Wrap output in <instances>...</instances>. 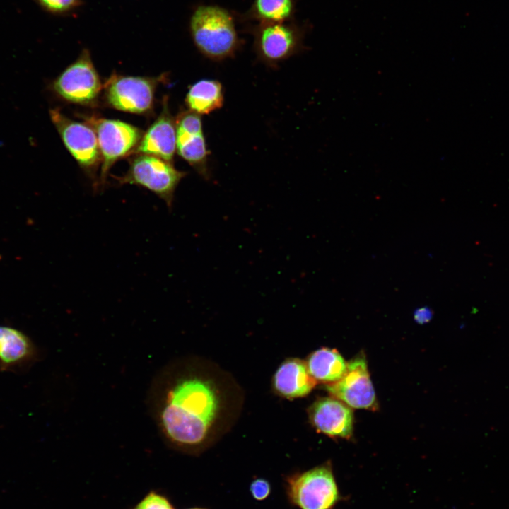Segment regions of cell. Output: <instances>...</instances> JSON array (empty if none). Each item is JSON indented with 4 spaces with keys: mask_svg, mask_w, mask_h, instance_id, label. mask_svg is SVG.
Returning a JSON list of instances; mask_svg holds the SVG:
<instances>
[{
    "mask_svg": "<svg viewBox=\"0 0 509 509\" xmlns=\"http://www.w3.org/2000/svg\"><path fill=\"white\" fill-rule=\"evenodd\" d=\"M223 90L221 83L213 79H202L189 89L185 102L189 110L198 115H207L223 104Z\"/></svg>",
    "mask_w": 509,
    "mask_h": 509,
    "instance_id": "cell-16",
    "label": "cell"
},
{
    "mask_svg": "<svg viewBox=\"0 0 509 509\" xmlns=\"http://www.w3.org/2000/svg\"><path fill=\"white\" fill-rule=\"evenodd\" d=\"M317 381L310 374L306 362L298 358L284 361L274 378L275 390L287 398L306 396L316 385Z\"/></svg>",
    "mask_w": 509,
    "mask_h": 509,
    "instance_id": "cell-14",
    "label": "cell"
},
{
    "mask_svg": "<svg viewBox=\"0 0 509 509\" xmlns=\"http://www.w3.org/2000/svg\"><path fill=\"white\" fill-rule=\"evenodd\" d=\"M308 414L317 431L332 438H351L353 412L343 402L332 397L320 398L311 405Z\"/></svg>",
    "mask_w": 509,
    "mask_h": 509,
    "instance_id": "cell-12",
    "label": "cell"
},
{
    "mask_svg": "<svg viewBox=\"0 0 509 509\" xmlns=\"http://www.w3.org/2000/svg\"><path fill=\"white\" fill-rule=\"evenodd\" d=\"M250 491L254 498L262 501L267 498L270 494L271 485L268 481L264 479H257L251 483Z\"/></svg>",
    "mask_w": 509,
    "mask_h": 509,
    "instance_id": "cell-21",
    "label": "cell"
},
{
    "mask_svg": "<svg viewBox=\"0 0 509 509\" xmlns=\"http://www.w3.org/2000/svg\"><path fill=\"white\" fill-rule=\"evenodd\" d=\"M146 402L163 442L186 452L203 446L221 411L215 384L187 361L163 366L151 382Z\"/></svg>",
    "mask_w": 509,
    "mask_h": 509,
    "instance_id": "cell-1",
    "label": "cell"
},
{
    "mask_svg": "<svg viewBox=\"0 0 509 509\" xmlns=\"http://www.w3.org/2000/svg\"><path fill=\"white\" fill-rule=\"evenodd\" d=\"M189 509H202V508H189Z\"/></svg>",
    "mask_w": 509,
    "mask_h": 509,
    "instance_id": "cell-23",
    "label": "cell"
},
{
    "mask_svg": "<svg viewBox=\"0 0 509 509\" xmlns=\"http://www.w3.org/2000/svg\"><path fill=\"white\" fill-rule=\"evenodd\" d=\"M52 89L62 98L78 104H90L98 97L101 83L90 52L83 49L77 59L53 81Z\"/></svg>",
    "mask_w": 509,
    "mask_h": 509,
    "instance_id": "cell-7",
    "label": "cell"
},
{
    "mask_svg": "<svg viewBox=\"0 0 509 509\" xmlns=\"http://www.w3.org/2000/svg\"><path fill=\"white\" fill-rule=\"evenodd\" d=\"M189 30L199 52L213 61L234 57L241 45L234 16L218 5L197 6L189 18Z\"/></svg>",
    "mask_w": 509,
    "mask_h": 509,
    "instance_id": "cell-2",
    "label": "cell"
},
{
    "mask_svg": "<svg viewBox=\"0 0 509 509\" xmlns=\"http://www.w3.org/2000/svg\"><path fill=\"white\" fill-rule=\"evenodd\" d=\"M28 338L20 331L0 326V361L6 364L21 361L33 353Z\"/></svg>",
    "mask_w": 509,
    "mask_h": 509,
    "instance_id": "cell-18",
    "label": "cell"
},
{
    "mask_svg": "<svg viewBox=\"0 0 509 509\" xmlns=\"http://www.w3.org/2000/svg\"><path fill=\"white\" fill-rule=\"evenodd\" d=\"M295 0H253L245 19L257 23H284L293 21Z\"/></svg>",
    "mask_w": 509,
    "mask_h": 509,
    "instance_id": "cell-17",
    "label": "cell"
},
{
    "mask_svg": "<svg viewBox=\"0 0 509 509\" xmlns=\"http://www.w3.org/2000/svg\"><path fill=\"white\" fill-rule=\"evenodd\" d=\"M186 175L172 164L158 157L140 154L134 158L127 172L117 180L122 184L143 187L163 199L172 208L175 189Z\"/></svg>",
    "mask_w": 509,
    "mask_h": 509,
    "instance_id": "cell-5",
    "label": "cell"
},
{
    "mask_svg": "<svg viewBox=\"0 0 509 509\" xmlns=\"http://www.w3.org/2000/svg\"><path fill=\"white\" fill-rule=\"evenodd\" d=\"M177 151L178 154L192 165L204 178H210L206 140L199 115L182 111L175 121Z\"/></svg>",
    "mask_w": 509,
    "mask_h": 509,
    "instance_id": "cell-11",
    "label": "cell"
},
{
    "mask_svg": "<svg viewBox=\"0 0 509 509\" xmlns=\"http://www.w3.org/2000/svg\"><path fill=\"white\" fill-rule=\"evenodd\" d=\"M254 50L259 61L276 67L305 49V29L293 21L257 23L251 29Z\"/></svg>",
    "mask_w": 509,
    "mask_h": 509,
    "instance_id": "cell-3",
    "label": "cell"
},
{
    "mask_svg": "<svg viewBox=\"0 0 509 509\" xmlns=\"http://www.w3.org/2000/svg\"><path fill=\"white\" fill-rule=\"evenodd\" d=\"M156 85L153 78L112 75L105 83V95L112 107L141 114L151 109Z\"/></svg>",
    "mask_w": 509,
    "mask_h": 509,
    "instance_id": "cell-9",
    "label": "cell"
},
{
    "mask_svg": "<svg viewBox=\"0 0 509 509\" xmlns=\"http://www.w3.org/2000/svg\"><path fill=\"white\" fill-rule=\"evenodd\" d=\"M42 10L52 16H67L83 4L82 0H33Z\"/></svg>",
    "mask_w": 509,
    "mask_h": 509,
    "instance_id": "cell-19",
    "label": "cell"
},
{
    "mask_svg": "<svg viewBox=\"0 0 509 509\" xmlns=\"http://www.w3.org/2000/svg\"><path fill=\"white\" fill-rule=\"evenodd\" d=\"M49 115L65 146L86 170L93 169L100 159V150L96 134L86 124L73 121L58 109L49 110Z\"/></svg>",
    "mask_w": 509,
    "mask_h": 509,
    "instance_id": "cell-10",
    "label": "cell"
},
{
    "mask_svg": "<svg viewBox=\"0 0 509 509\" xmlns=\"http://www.w3.org/2000/svg\"><path fill=\"white\" fill-rule=\"evenodd\" d=\"M433 316V312L428 307L418 308L414 313V320L419 324L428 322Z\"/></svg>",
    "mask_w": 509,
    "mask_h": 509,
    "instance_id": "cell-22",
    "label": "cell"
},
{
    "mask_svg": "<svg viewBox=\"0 0 509 509\" xmlns=\"http://www.w3.org/2000/svg\"><path fill=\"white\" fill-rule=\"evenodd\" d=\"M288 493L300 509H331L341 498L329 462L290 478Z\"/></svg>",
    "mask_w": 509,
    "mask_h": 509,
    "instance_id": "cell-4",
    "label": "cell"
},
{
    "mask_svg": "<svg viewBox=\"0 0 509 509\" xmlns=\"http://www.w3.org/2000/svg\"><path fill=\"white\" fill-rule=\"evenodd\" d=\"M326 390L351 408L371 411L378 409V404L370 380L365 356L361 352L347 362L346 371L341 379L327 384Z\"/></svg>",
    "mask_w": 509,
    "mask_h": 509,
    "instance_id": "cell-8",
    "label": "cell"
},
{
    "mask_svg": "<svg viewBox=\"0 0 509 509\" xmlns=\"http://www.w3.org/2000/svg\"><path fill=\"white\" fill-rule=\"evenodd\" d=\"M306 365L310 374L316 381L327 384L341 379L347 368V362L339 351L329 348H321L312 353Z\"/></svg>",
    "mask_w": 509,
    "mask_h": 509,
    "instance_id": "cell-15",
    "label": "cell"
},
{
    "mask_svg": "<svg viewBox=\"0 0 509 509\" xmlns=\"http://www.w3.org/2000/svg\"><path fill=\"white\" fill-rule=\"evenodd\" d=\"M176 150V124L169 112L167 100H165L159 117L142 136L135 151L170 163Z\"/></svg>",
    "mask_w": 509,
    "mask_h": 509,
    "instance_id": "cell-13",
    "label": "cell"
},
{
    "mask_svg": "<svg viewBox=\"0 0 509 509\" xmlns=\"http://www.w3.org/2000/svg\"><path fill=\"white\" fill-rule=\"evenodd\" d=\"M131 509H175L169 499L164 495L150 491Z\"/></svg>",
    "mask_w": 509,
    "mask_h": 509,
    "instance_id": "cell-20",
    "label": "cell"
},
{
    "mask_svg": "<svg viewBox=\"0 0 509 509\" xmlns=\"http://www.w3.org/2000/svg\"><path fill=\"white\" fill-rule=\"evenodd\" d=\"M86 120L97 136L103 158L100 183L103 185L113 163L139 144L142 138L141 132L134 126L119 120L96 117Z\"/></svg>",
    "mask_w": 509,
    "mask_h": 509,
    "instance_id": "cell-6",
    "label": "cell"
}]
</instances>
